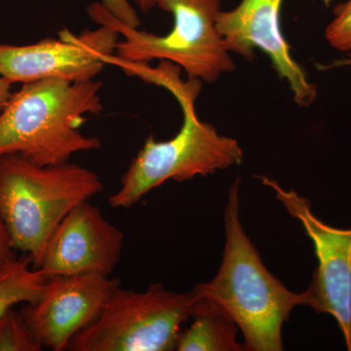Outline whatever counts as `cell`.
I'll return each instance as SVG.
<instances>
[{"mask_svg": "<svg viewBox=\"0 0 351 351\" xmlns=\"http://www.w3.org/2000/svg\"><path fill=\"white\" fill-rule=\"evenodd\" d=\"M124 233L89 200L73 208L46 245L39 269L49 277L100 274L110 276L119 265Z\"/></svg>", "mask_w": 351, "mask_h": 351, "instance_id": "8fae6325", "label": "cell"}, {"mask_svg": "<svg viewBox=\"0 0 351 351\" xmlns=\"http://www.w3.org/2000/svg\"><path fill=\"white\" fill-rule=\"evenodd\" d=\"M101 83L57 78L25 83L0 112V156L19 154L40 166L66 162L101 147L80 131L86 114H100Z\"/></svg>", "mask_w": 351, "mask_h": 351, "instance_id": "3957f363", "label": "cell"}, {"mask_svg": "<svg viewBox=\"0 0 351 351\" xmlns=\"http://www.w3.org/2000/svg\"><path fill=\"white\" fill-rule=\"evenodd\" d=\"M226 244L218 274L193 293L221 307L244 337L245 350H283L282 328L304 294L292 292L263 265L239 218V179L225 210Z\"/></svg>", "mask_w": 351, "mask_h": 351, "instance_id": "7a4b0ae2", "label": "cell"}, {"mask_svg": "<svg viewBox=\"0 0 351 351\" xmlns=\"http://www.w3.org/2000/svg\"><path fill=\"white\" fill-rule=\"evenodd\" d=\"M48 277L32 267L29 256L14 258L0 267V316L16 304H32L43 295Z\"/></svg>", "mask_w": 351, "mask_h": 351, "instance_id": "4fadbf2b", "label": "cell"}, {"mask_svg": "<svg viewBox=\"0 0 351 351\" xmlns=\"http://www.w3.org/2000/svg\"><path fill=\"white\" fill-rule=\"evenodd\" d=\"M195 304L193 291L178 293L157 283L145 291L119 286L99 317L69 341L66 350H176L182 325L191 319Z\"/></svg>", "mask_w": 351, "mask_h": 351, "instance_id": "8992f818", "label": "cell"}, {"mask_svg": "<svg viewBox=\"0 0 351 351\" xmlns=\"http://www.w3.org/2000/svg\"><path fill=\"white\" fill-rule=\"evenodd\" d=\"M119 286V278L100 274L49 277L38 301L20 311L43 348L66 350L69 341L99 317Z\"/></svg>", "mask_w": 351, "mask_h": 351, "instance_id": "9c48e42d", "label": "cell"}, {"mask_svg": "<svg viewBox=\"0 0 351 351\" xmlns=\"http://www.w3.org/2000/svg\"><path fill=\"white\" fill-rule=\"evenodd\" d=\"M101 4L121 24L138 29L140 20L128 0H101Z\"/></svg>", "mask_w": 351, "mask_h": 351, "instance_id": "2e32d148", "label": "cell"}, {"mask_svg": "<svg viewBox=\"0 0 351 351\" xmlns=\"http://www.w3.org/2000/svg\"><path fill=\"white\" fill-rule=\"evenodd\" d=\"M325 38L334 49L351 52V0L335 7L334 18L325 29Z\"/></svg>", "mask_w": 351, "mask_h": 351, "instance_id": "9a60e30c", "label": "cell"}, {"mask_svg": "<svg viewBox=\"0 0 351 351\" xmlns=\"http://www.w3.org/2000/svg\"><path fill=\"white\" fill-rule=\"evenodd\" d=\"M12 240L3 219L0 217V267L16 258Z\"/></svg>", "mask_w": 351, "mask_h": 351, "instance_id": "e0dca14e", "label": "cell"}, {"mask_svg": "<svg viewBox=\"0 0 351 351\" xmlns=\"http://www.w3.org/2000/svg\"><path fill=\"white\" fill-rule=\"evenodd\" d=\"M120 34L110 25L85 29L75 36L68 29L59 39L29 45H0V76L12 83L57 78L69 82L95 80L115 52Z\"/></svg>", "mask_w": 351, "mask_h": 351, "instance_id": "ba28073f", "label": "cell"}, {"mask_svg": "<svg viewBox=\"0 0 351 351\" xmlns=\"http://www.w3.org/2000/svg\"><path fill=\"white\" fill-rule=\"evenodd\" d=\"M265 186L276 191V198L289 214L301 221L313 241L318 267L304 294V306L336 319L351 351V228H334L311 211V202L294 191H285L278 182L260 176Z\"/></svg>", "mask_w": 351, "mask_h": 351, "instance_id": "52a82bcc", "label": "cell"}, {"mask_svg": "<svg viewBox=\"0 0 351 351\" xmlns=\"http://www.w3.org/2000/svg\"><path fill=\"white\" fill-rule=\"evenodd\" d=\"M127 73L170 91L181 106L184 121L170 140L159 142L152 136L145 140L122 176L120 189L108 197L110 206L128 209L169 180L188 181L242 163L243 151L239 142L219 135L213 125L196 114L195 100L202 87L201 80L189 77L184 82L181 68L167 61H162L157 68L131 63Z\"/></svg>", "mask_w": 351, "mask_h": 351, "instance_id": "6da1fadb", "label": "cell"}, {"mask_svg": "<svg viewBox=\"0 0 351 351\" xmlns=\"http://www.w3.org/2000/svg\"><path fill=\"white\" fill-rule=\"evenodd\" d=\"M43 350L20 311L12 307L0 316V351Z\"/></svg>", "mask_w": 351, "mask_h": 351, "instance_id": "5bb4252c", "label": "cell"}, {"mask_svg": "<svg viewBox=\"0 0 351 351\" xmlns=\"http://www.w3.org/2000/svg\"><path fill=\"white\" fill-rule=\"evenodd\" d=\"M11 86H12V83L0 76V112L3 110L9 99L12 96L13 92L11 90Z\"/></svg>", "mask_w": 351, "mask_h": 351, "instance_id": "ac0fdd59", "label": "cell"}, {"mask_svg": "<svg viewBox=\"0 0 351 351\" xmlns=\"http://www.w3.org/2000/svg\"><path fill=\"white\" fill-rule=\"evenodd\" d=\"M156 5L172 14L174 25L164 36L138 31L119 22L101 3L88 13L95 23L112 27L123 36L115 48L117 59L147 64L161 60L177 64L189 77L213 83L235 69L217 29L221 0H156Z\"/></svg>", "mask_w": 351, "mask_h": 351, "instance_id": "5b68a950", "label": "cell"}, {"mask_svg": "<svg viewBox=\"0 0 351 351\" xmlns=\"http://www.w3.org/2000/svg\"><path fill=\"white\" fill-rule=\"evenodd\" d=\"M329 4L331 0H323ZM283 0H241L228 12L221 11L217 29L226 49L253 59L255 49L267 55L280 80H286L301 107H308L317 97V89L309 82L306 71L293 59L290 46L281 29Z\"/></svg>", "mask_w": 351, "mask_h": 351, "instance_id": "30bf717a", "label": "cell"}, {"mask_svg": "<svg viewBox=\"0 0 351 351\" xmlns=\"http://www.w3.org/2000/svg\"><path fill=\"white\" fill-rule=\"evenodd\" d=\"M103 189L100 177L78 164L40 166L19 154L0 156V217L14 248L36 269L64 217Z\"/></svg>", "mask_w": 351, "mask_h": 351, "instance_id": "277c9868", "label": "cell"}, {"mask_svg": "<svg viewBox=\"0 0 351 351\" xmlns=\"http://www.w3.org/2000/svg\"><path fill=\"white\" fill-rule=\"evenodd\" d=\"M191 318L193 324L188 329L182 330L176 350H245L244 345L237 341L239 327L221 307L213 302L196 295Z\"/></svg>", "mask_w": 351, "mask_h": 351, "instance_id": "7c38bea8", "label": "cell"}, {"mask_svg": "<svg viewBox=\"0 0 351 351\" xmlns=\"http://www.w3.org/2000/svg\"><path fill=\"white\" fill-rule=\"evenodd\" d=\"M134 2L144 13H149L156 6V0H134Z\"/></svg>", "mask_w": 351, "mask_h": 351, "instance_id": "d6986e66", "label": "cell"}, {"mask_svg": "<svg viewBox=\"0 0 351 351\" xmlns=\"http://www.w3.org/2000/svg\"><path fill=\"white\" fill-rule=\"evenodd\" d=\"M351 66V52H348L346 57L337 60L329 66H323V69L339 68V66Z\"/></svg>", "mask_w": 351, "mask_h": 351, "instance_id": "ffe728a7", "label": "cell"}]
</instances>
